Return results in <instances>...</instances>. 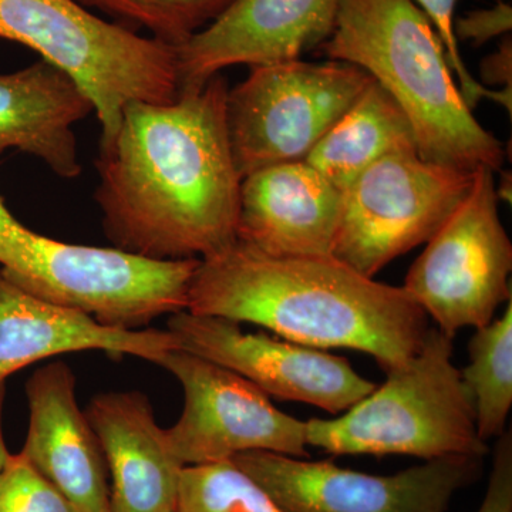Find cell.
<instances>
[{"label": "cell", "instance_id": "6da1fadb", "mask_svg": "<svg viewBox=\"0 0 512 512\" xmlns=\"http://www.w3.org/2000/svg\"><path fill=\"white\" fill-rule=\"evenodd\" d=\"M220 74L170 103L127 104L100 148L94 198L114 248L157 261L202 259L237 242L242 177Z\"/></svg>", "mask_w": 512, "mask_h": 512}, {"label": "cell", "instance_id": "7a4b0ae2", "mask_svg": "<svg viewBox=\"0 0 512 512\" xmlns=\"http://www.w3.org/2000/svg\"><path fill=\"white\" fill-rule=\"evenodd\" d=\"M185 311L252 323L311 348L357 350L384 372L416 355L430 329L402 286L332 255L281 258L238 241L200 259Z\"/></svg>", "mask_w": 512, "mask_h": 512}, {"label": "cell", "instance_id": "3957f363", "mask_svg": "<svg viewBox=\"0 0 512 512\" xmlns=\"http://www.w3.org/2000/svg\"><path fill=\"white\" fill-rule=\"evenodd\" d=\"M322 50L365 70L399 103L424 160L467 173L503 167V144L463 100L440 37L413 0H340Z\"/></svg>", "mask_w": 512, "mask_h": 512}, {"label": "cell", "instance_id": "277c9868", "mask_svg": "<svg viewBox=\"0 0 512 512\" xmlns=\"http://www.w3.org/2000/svg\"><path fill=\"white\" fill-rule=\"evenodd\" d=\"M453 339L430 328L416 355L386 372L384 383L348 412L306 420L308 446L333 456H488Z\"/></svg>", "mask_w": 512, "mask_h": 512}, {"label": "cell", "instance_id": "5b68a950", "mask_svg": "<svg viewBox=\"0 0 512 512\" xmlns=\"http://www.w3.org/2000/svg\"><path fill=\"white\" fill-rule=\"evenodd\" d=\"M198 264L45 237L23 225L0 195V274L40 301L86 313L101 325L140 330L185 311Z\"/></svg>", "mask_w": 512, "mask_h": 512}, {"label": "cell", "instance_id": "8992f818", "mask_svg": "<svg viewBox=\"0 0 512 512\" xmlns=\"http://www.w3.org/2000/svg\"><path fill=\"white\" fill-rule=\"evenodd\" d=\"M0 39L35 50L87 94L110 146L127 104L180 96L177 53L153 37L106 22L76 0H0Z\"/></svg>", "mask_w": 512, "mask_h": 512}, {"label": "cell", "instance_id": "52a82bcc", "mask_svg": "<svg viewBox=\"0 0 512 512\" xmlns=\"http://www.w3.org/2000/svg\"><path fill=\"white\" fill-rule=\"evenodd\" d=\"M370 82L365 70L336 60L251 67L227 97L229 144L239 175L305 161Z\"/></svg>", "mask_w": 512, "mask_h": 512}, {"label": "cell", "instance_id": "ba28073f", "mask_svg": "<svg viewBox=\"0 0 512 512\" xmlns=\"http://www.w3.org/2000/svg\"><path fill=\"white\" fill-rule=\"evenodd\" d=\"M494 173L474 171L466 198L426 242L402 285L450 338L488 325L512 299V244L501 222Z\"/></svg>", "mask_w": 512, "mask_h": 512}, {"label": "cell", "instance_id": "9c48e42d", "mask_svg": "<svg viewBox=\"0 0 512 512\" xmlns=\"http://www.w3.org/2000/svg\"><path fill=\"white\" fill-rule=\"evenodd\" d=\"M474 173L421 158L387 154L342 191L332 256L359 274H377L427 241L473 184Z\"/></svg>", "mask_w": 512, "mask_h": 512}, {"label": "cell", "instance_id": "30bf717a", "mask_svg": "<svg viewBox=\"0 0 512 512\" xmlns=\"http://www.w3.org/2000/svg\"><path fill=\"white\" fill-rule=\"evenodd\" d=\"M483 460L436 458L390 476H375L329 460L269 451L231 458L285 512H447L454 495L481 477Z\"/></svg>", "mask_w": 512, "mask_h": 512}, {"label": "cell", "instance_id": "8fae6325", "mask_svg": "<svg viewBox=\"0 0 512 512\" xmlns=\"http://www.w3.org/2000/svg\"><path fill=\"white\" fill-rule=\"evenodd\" d=\"M154 365L183 387V413L165 431L184 467L220 463L248 451L311 457L305 421L281 412L245 377L181 349L165 353Z\"/></svg>", "mask_w": 512, "mask_h": 512}, {"label": "cell", "instance_id": "7c38bea8", "mask_svg": "<svg viewBox=\"0 0 512 512\" xmlns=\"http://www.w3.org/2000/svg\"><path fill=\"white\" fill-rule=\"evenodd\" d=\"M167 330L178 349L227 367L285 402L342 414L377 386L346 357L265 332H245L234 320L181 311L170 315Z\"/></svg>", "mask_w": 512, "mask_h": 512}, {"label": "cell", "instance_id": "4fadbf2b", "mask_svg": "<svg viewBox=\"0 0 512 512\" xmlns=\"http://www.w3.org/2000/svg\"><path fill=\"white\" fill-rule=\"evenodd\" d=\"M340 0H234L207 28L175 47L178 83L201 89L222 69L298 60L332 35Z\"/></svg>", "mask_w": 512, "mask_h": 512}, {"label": "cell", "instance_id": "5bb4252c", "mask_svg": "<svg viewBox=\"0 0 512 512\" xmlns=\"http://www.w3.org/2000/svg\"><path fill=\"white\" fill-rule=\"evenodd\" d=\"M29 429L20 453L76 512H111L109 471L96 433L77 403L76 377L47 363L26 382Z\"/></svg>", "mask_w": 512, "mask_h": 512}, {"label": "cell", "instance_id": "9a60e30c", "mask_svg": "<svg viewBox=\"0 0 512 512\" xmlns=\"http://www.w3.org/2000/svg\"><path fill=\"white\" fill-rule=\"evenodd\" d=\"M342 191L306 161L242 178L237 241L269 256L332 255Z\"/></svg>", "mask_w": 512, "mask_h": 512}, {"label": "cell", "instance_id": "2e32d148", "mask_svg": "<svg viewBox=\"0 0 512 512\" xmlns=\"http://www.w3.org/2000/svg\"><path fill=\"white\" fill-rule=\"evenodd\" d=\"M84 413L111 478V511L175 512L184 466L174 457L146 394L100 393Z\"/></svg>", "mask_w": 512, "mask_h": 512}, {"label": "cell", "instance_id": "e0dca14e", "mask_svg": "<svg viewBox=\"0 0 512 512\" xmlns=\"http://www.w3.org/2000/svg\"><path fill=\"white\" fill-rule=\"evenodd\" d=\"M178 349L165 330L101 325L86 313L40 301L0 274V384L19 370L64 353L101 350L156 363Z\"/></svg>", "mask_w": 512, "mask_h": 512}, {"label": "cell", "instance_id": "ac0fdd59", "mask_svg": "<svg viewBox=\"0 0 512 512\" xmlns=\"http://www.w3.org/2000/svg\"><path fill=\"white\" fill-rule=\"evenodd\" d=\"M90 113L92 101L79 84L46 60L0 74V154L22 151L73 180L83 170L73 126Z\"/></svg>", "mask_w": 512, "mask_h": 512}, {"label": "cell", "instance_id": "d6986e66", "mask_svg": "<svg viewBox=\"0 0 512 512\" xmlns=\"http://www.w3.org/2000/svg\"><path fill=\"white\" fill-rule=\"evenodd\" d=\"M399 151H419L412 123L399 103L372 79L305 161L343 191L367 167Z\"/></svg>", "mask_w": 512, "mask_h": 512}, {"label": "cell", "instance_id": "ffe728a7", "mask_svg": "<svg viewBox=\"0 0 512 512\" xmlns=\"http://www.w3.org/2000/svg\"><path fill=\"white\" fill-rule=\"evenodd\" d=\"M476 406L481 439L503 436L512 407V299L500 318L476 329L468 343V365L460 369Z\"/></svg>", "mask_w": 512, "mask_h": 512}, {"label": "cell", "instance_id": "44dd1931", "mask_svg": "<svg viewBox=\"0 0 512 512\" xmlns=\"http://www.w3.org/2000/svg\"><path fill=\"white\" fill-rule=\"evenodd\" d=\"M175 512H285L231 460L184 467Z\"/></svg>", "mask_w": 512, "mask_h": 512}, {"label": "cell", "instance_id": "7402d4cb", "mask_svg": "<svg viewBox=\"0 0 512 512\" xmlns=\"http://www.w3.org/2000/svg\"><path fill=\"white\" fill-rule=\"evenodd\" d=\"M84 8L140 26L178 47L214 22L234 0H76Z\"/></svg>", "mask_w": 512, "mask_h": 512}, {"label": "cell", "instance_id": "603a6c76", "mask_svg": "<svg viewBox=\"0 0 512 512\" xmlns=\"http://www.w3.org/2000/svg\"><path fill=\"white\" fill-rule=\"evenodd\" d=\"M0 512H76L22 453L9 454L0 470Z\"/></svg>", "mask_w": 512, "mask_h": 512}, {"label": "cell", "instance_id": "cb8c5ba5", "mask_svg": "<svg viewBox=\"0 0 512 512\" xmlns=\"http://www.w3.org/2000/svg\"><path fill=\"white\" fill-rule=\"evenodd\" d=\"M421 9V12L429 18L431 25L439 35L448 64L453 74H456L460 83V93L471 110L483 99H491L503 104L505 109L511 111V90H490L483 86L473 74L468 72L463 56H461L458 40L454 35V10L458 0H413Z\"/></svg>", "mask_w": 512, "mask_h": 512}, {"label": "cell", "instance_id": "d4e9b609", "mask_svg": "<svg viewBox=\"0 0 512 512\" xmlns=\"http://www.w3.org/2000/svg\"><path fill=\"white\" fill-rule=\"evenodd\" d=\"M512 28L510 3L498 2L491 8L471 10L467 15L454 19V35L458 42L466 40L481 46L495 37L507 35Z\"/></svg>", "mask_w": 512, "mask_h": 512}, {"label": "cell", "instance_id": "484cf974", "mask_svg": "<svg viewBox=\"0 0 512 512\" xmlns=\"http://www.w3.org/2000/svg\"><path fill=\"white\" fill-rule=\"evenodd\" d=\"M477 512H512L511 430H505L497 439L487 490Z\"/></svg>", "mask_w": 512, "mask_h": 512}, {"label": "cell", "instance_id": "4316f807", "mask_svg": "<svg viewBox=\"0 0 512 512\" xmlns=\"http://www.w3.org/2000/svg\"><path fill=\"white\" fill-rule=\"evenodd\" d=\"M481 79L488 84H503L511 90L512 42L511 37L503 40L497 52L485 57L481 63Z\"/></svg>", "mask_w": 512, "mask_h": 512}, {"label": "cell", "instance_id": "83f0119b", "mask_svg": "<svg viewBox=\"0 0 512 512\" xmlns=\"http://www.w3.org/2000/svg\"><path fill=\"white\" fill-rule=\"evenodd\" d=\"M6 384H0V470L9 456L8 446H6L5 433H3V406H5Z\"/></svg>", "mask_w": 512, "mask_h": 512}, {"label": "cell", "instance_id": "f1b7e54d", "mask_svg": "<svg viewBox=\"0 0 512 512\" xmlns=\"http://www.w3.org/2000/svg\"><path fill=\"white\" fill-rule=\"evenodd\" d=\"M111 512H113V511H111Z\"/></svg>", "mask_w": 512, "mask_h": 512}]
</instances>
